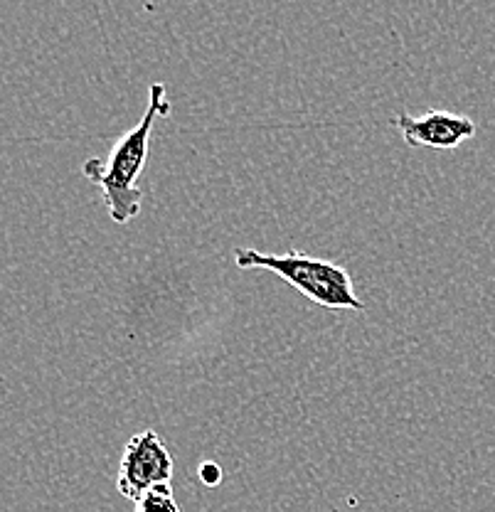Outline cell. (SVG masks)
Instances as JSON below:
<instances>
[{
	"instance_id": "cell-1",
	"label": "cell",
	"mask_w": 495,
	"mask_h": 512,
	"mask_svg": "<svg viewBox=\"0 0 495 512\" xmlns=\"http://www.w3.org/2000/svg\"><path fill=\"white\" fill-rule=\"evenodd\" d=\"M168 114L170 104L165 99V87L161 82H156L151 87L146 116L116 141L109 156L89 158L82 165V173L104 192L106 207H109L111 220L116 224L131 222L141 212L143 195L136 188V178L141 175L143 165H146L153 124Z\"/></svg>"
},
{
	"instance_id": "cell-3",
	"label": "cell",
	"mask_w": 495,
	"mask_h": 512,
	"mask_svg": "<svg viewBox=\"0 0 495 512\" xmlns=\"http://www.w3.org/2000/svg\"><path fill=\"white\" fill-rule=\"evenodd\" d=\"M170 478H173V456L161 436L156 431L133 436L121 456L119 480H116L119 493L138 503L151 490L170 485Z\"/></svg>"
},
{
	"instance_id": "cell-4",
	"label": "cell",
	"mask_w": 495,
	"mask_h": 512,
	"mask_svg": "<svg viewBox=\"0 0 495 512\" xmlns=\"http://www.w3.org/2000/svg\"><path fill=\"white\" fill-rule=\"evenodd\" d=\"M395 126L402 131L407 146H427L439 151L459 148L476 133V124L468 116L451 114V111H427L422 116L397 114Z\"/></svg>"
},
{
	"instance_id": "cell-2",
	"label": "cell",
	"mask_w": 495,
	"mask_h": 512,
	"mask_svg": "<svg viewBox=\"0 0 495 512\" xmlns=\"http://www.w3.org/2000/svg\"><path fill=\"white\" fill-rule=\"evenodd\" d=\"M234 264L239 269H266L279 274L286 284L318 306L330 311H365L353 288V279L343 266L301 252L264 254L259 249H237Z\"/></svg>"
},
{
	"instance_id": "cell-5",
	"label": "cell",
	"mask_w": 495,
	"mask_h": 512,
	"mask_svg": "<svg viewBox=\"0 0 495 512\" xmlns=\"http://www.w3.org/2000/svg\"><path fill=\"white\" fill-rule=\"evenodd\" d=\"M136 512H180V505L175 503L170 485H161L138 500Z\"/></svg>"
}]
</instances>
